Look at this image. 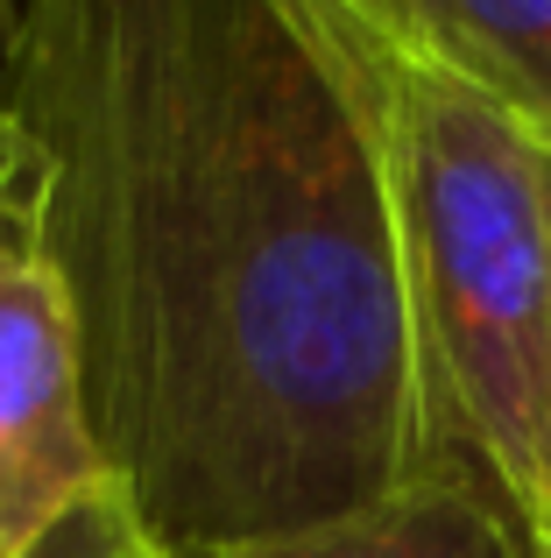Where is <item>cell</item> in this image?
Here are the masks:
<instances>
[{
	"mask_svg": "<svg viewBox=\"0 0 551 558\" xmlns=\"http://www.w3.org/2000/svg\"><path fill=\"white\" fill-rule=\"evenodd\" d=\"M0 107L85 417L163 558L474 460L411 304L375 43L340 0H22Z\"/></svg>",
	"mask_w": 551,
	"mask_h": 558,
	"instance_id": "obj_1",
	"label": "cell"
},
{
	"mask_svg": "<svg viewBox=\"0 0 551 558\" xmlns=\"http://www.w3.org/2000/svg\"><path fill=\"white\" fill-rule=\"evenodd\" d=\"M375 93L403 213L411 304L445 417L524 523L551 403L544 156L488 99L389 43H375Z\"/></svg>",
	"mask_w": 551,
	"mask_h": 558,
	"instance_id": "obj_2",
	"label": "cell"
},
{
	"mask_svg": "<svg viewBox=\"0 0 551 558\" xmlns=\"http://www.w3.org/2000/svg\"><path fill=\"white\" fill-rule=\"evenodd\" d=\"M99 488L113 474L85 417L71 312L22 227L0 241V558H28Z\"/></svg>",
	"mask_w": 551,
	"mask_h": 558,
	"instance_id": "obj_3",
	"label": "cell"
},
{
	"mask_svg": "<svg viewBox=\"0 0 551 558\" xmlns=\"http://www.w3.org/2000/svg\"><path fill=\"white\" fill-rule=\"evenodd\" d=\"M375 43L417 57L551 156V0H340Z\"/></svg>",
	"mask_w": 551,
	"mask_h": 558,
	"instance_id": "obj_4",
	"label": "cell"
},
{
	"mask_svg": "<svg viewBox=\"0 0 551 558\" xmlns=\"http://www.w3.org/2000/svg\"><path fill=\"white\" fill-rule=\"evenodd\" d=\"M177 558H538V551H530L510 495L495 488V474L460 460L411 481L389 502L354 509V517L283 531V537H248V545L177 551Z\"/></svg>",
	"mask_w": 551,
	"mask_h": 558,
	"instance_id": "obj_5",
	"label": "cell"
},
{
	"mask_svg": "<svg viewBox=\"0 0 551 558\" xmlns=\"http://www.w3.org/2000/svg\"><path fill=\"white\" fill-rule=\"evenodd\" d=\"M28 558H163V551L142 537L135 509L121 502V488H99V495H85Z\"/></svg>",
	"mask_w": 551,
	"mask_h": 558,
	"instance_id": "obj_6",
	"label": "cell"
},
{
	"mask_svg": "<svg viewBox=\"0 0 551 558\" xmlns=\"http://www.w3.org/2000/svg\"><path fill=\"white\" fill-rule=\"evenodd\" d=\"M22 227H36L28 219V149H22V128L0 107V241L22 233Z\"/></svg>",
	"mask_w": 551,
	"mask_h": 558,
	"instance_id": "obj_7",
	"label": "cell"
},
{
	"mask_svg": "<svg viewBox=\"0 0 551 558\" xmlns=\"http://www.w3.org/2000/svg\"><path fill=\"white\" fill-rule=\"evenodd\" d=\"M524 531H530V551H538V558H551V403H544V432H538V466H530Z\"/></svg>",
	"mask_w": 551,
	"mask_h": 558,
	"instance_id": "obj_8",
	"label": "cell"
},
{
	"mask_svg": "<svg viewBox=\"0 0 551 558\" xmlns=\"http://www.w3.org/2000/svg\"><path fill=\"white\" fill-rule=\"evenodd\" d=\"M544 198H551V156H544Z\"/></svg>",
	"mask_w": 551,
	"mask_h": 558,
	"instance_id": "obj_9",
	"label": "cell"
}]
</instances>
